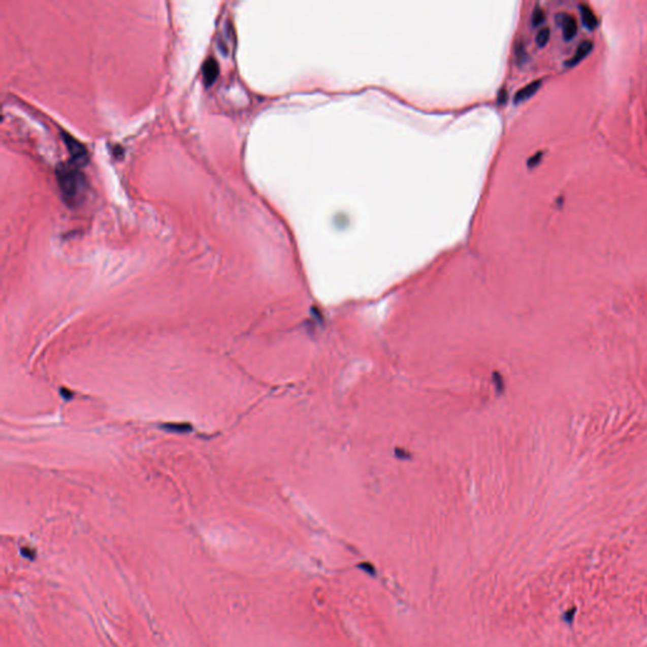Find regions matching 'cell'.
<instances>
[{
	"instance_id": "1",
	"label": "cell",
	"mask_w": 647,
	"mask_h": 647,
	"mask_svg": "<svg viewBox=\"0 0 647 647\" xmlns=\"http://www.w3.org/2000/svg\"><path fill=\"white\" fill-rule=\"evenodd\" d=\"M56 177L64 203L69 206L80 205L86 196L87 181L79 166L62 163L57 167Z\"/></svg>"
},
{
	"instance_id": "2",
	"label": "cell",
	"mask_w": 647,
	"mask_h": 647,
	"mask_svg": "<svg viewBox=\"0 0 647 647\" xmlns=\"http://www.w3.org/2000/svg\"><path fill=\"white\" fill-rule=\"evenodd\" d=\"M62 138H63L64 146L69 151L70 157H71V163L76 166L86 165L89 161V153H87L86 147L81 142L77 141L76 138L64 133V132H62Z\"/></svg>"
},
{
	"instance_id": "3",
	"label": "cell",
	"mask_w": 647,
	"mask_h": 647,
	"mask_svg": "<svg viewBox=\"0 0 647 647\" xmlns=\"http://www.w3.org/2000/svg\"><path fill=\"white\" fill-rule=\"evenodd\" d=\"M558 20L560 23V25L563 27V37L565 41H571L574 37L576 36V32H578V25H576V20L573 15H569V14H563V15H558Z\"/></svg>"
},
{
	"instance_id": "4",
	"label": "cell",
	"mask_w": 647,
	"mask_h": 647,
	"mask_svg": "<svg viewBox=\"0 0 647 647\" xmlns=\"http://www.w3.org/2000/svg\"><path fill=\"white\" fill-rule=\"evenodd\" d=\"M217 76H219V64L216 59L208 58L203 66V79L206 86L213 85Z\"/></svg>"
},
{
	"instance_id": "5",
	"label": "cell",
	"mask_w": 647,
	"mask_h": 647,
	"mask_svg": "<svg viewBox=\"0 0 647 647\" xmlns=\"http://www.w3.org/2000/svg\"><path fill=\"white\" fill-rule=\"evenodd\" d=\"M593 50V43L591 41H584L579 45V47L576 48V52L574 53V56L571 58H569L568 61L565 62V66L566 67H574L576 66L578 63H580L589 53L591 51Z\"/></svg>"
},
{
	"instance_id": "6",
	"label": "cell",
	"mask_w": 647,
	"mask_h": 647,
	"mask_svg": "<svg viewBox=\"0 0 647 647\" xmlns=\"http://www.w3.org/2000/svg\"><path fill=\"white\" fill-rule=\"evenodd\" d=\"M540 86H541L540 80H535V81H532V82H530V84H527L526 86L521 87V89H520L519 91L516 92V94H514V98H513L514 104H519V103H522V102H525V100L530 99V98H531L532 95L536 94L537 90L540 89Z\"/></svg>"
},
{
	"instance_id": "7",
	"label": "cell",
	"mask_w": 647,
	"mask_h": 647,
	"mask_svg": "<svg viewBox=\"0 0 647 647\" xmlns=\"http://www.w3.org/2000/svg\"><path fill=\"white\" fill-rule=\"evenodd\" d=\"M579 10H580V15H581V20H583V24L588 28L589 30H593L597 28L598 25V19L597 17L594 15L593 10L588 7L587 4H580L579 5Z\"/></svg>"
},
{
	"instance_id": "8",
	"label": "cell",
	"mask_w": 647,
	"mask_h": 647,
	"mask_svg": "<svg viewBox=\"0 0 647 647\" xmlns=\"http://www.w3.org/2000/svg\"><path fill=\"white\" fill-rule=\"evenodd\" d=\"M166 431L171 432H188L191 431V426L186 424H166L162 426Z\"/></svg>"
},
{
	"instance_id": "9",
	"label": "cell",
	"mask_w": 647,
	"mask_h": 647,
	"mask_svg": "<svg viewBox=\"0 0 647 647\" xmlns=\"http://www.w3.org/2000/svg\"><path fill=\"white\" fill-rule=\"evenodd\" d=\"M550 40V29L548 28H542L537 32L536 35V43L539 47H545Z\"/></svg>"
},
{
	"instance_id": "10",
	"label": "cell",
	"mask_w": 647,
	"mask_h": 647,
	"mask_svg": "<svg viewBox=\"0 0 647 647\" xmlns=\"http://www.w3.org/2000/svg\"><path fill=\"white\" fill-rule=\"evenodd\" d=\"M543 20H545V13H543V10L541 9L540 7H536L534 9V12H532V15H531L532 25H534V27H537V25L542 24Z\"/></svg>"
},
{
	"instance_id": "11",
	"label": "cell",
	"mask_w": 647,
	"mask_h": 647,
	"mask_svg": "<svg viewBox=\"0 0 647 647\" xmlns=\"http://www.w3.org/2000/svg\"><path fill=\"white\" fill-rule=\"evenodd\" d=\"M514 54H516V59L519 63L525 62V59H526V52H525V47L522 45V42H517L516 47H514Z\"/></svg>"
},
{
	"instance_id": "12",
	"label": "cell",
	"mask_w": 647,
	"mask_h": 647,
	"mask_svg": "<svg viewBox=\"0 0 647 647\" xmlns=\"http://www.w3.org/2000/svg\"><path fill=\"white\" fill-rule=\"evenodd\" d=\"M541 158H542V152H537L536 154H534V156L529 159L527 165H529V167H535L536 165H539Z\"/></svg>"
},
{
	"instance_id": "13",
	"label": "cell",
	"mask_w": 647,
	"mask_h": 647,
	"mask_svg": "<svg viewBox=\"0 0 647 647\" xmlns=\"http://www.w3.org/2000/svg\"><path fill=\"white\" fill-rule=\"evenodd\" d=\"M22 554H23V556H24V558L32 559V560L35 559V556H36L35 551L29 550V548H22Z\"/></svg>"
}]
</instances>
